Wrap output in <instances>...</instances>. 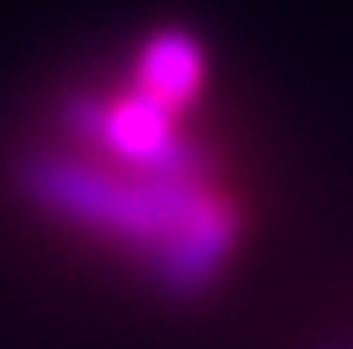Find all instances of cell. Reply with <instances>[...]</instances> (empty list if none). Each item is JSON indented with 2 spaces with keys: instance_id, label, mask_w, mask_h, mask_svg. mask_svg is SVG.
I'll use <instances>...</instances> for the list:
<instances>
[{
  "instance_id": "6da1fadb",
  "label": "cell",
  "mask_w": 353,
  "mask_h": 349,
  "mask_svg": "<svg viewBox=\"0 0 353 349\" xmlns=\"http://www.w3.org/2000/svg\"><path fill=\"white\" fill-rule=\"evenodd\" d=\"M19 185L71 227L146 255L151 274L179 297L208 288L241 241V203L203 147L170 165L38 151L19 165Z\"/></svg>"
}]
</instances>
